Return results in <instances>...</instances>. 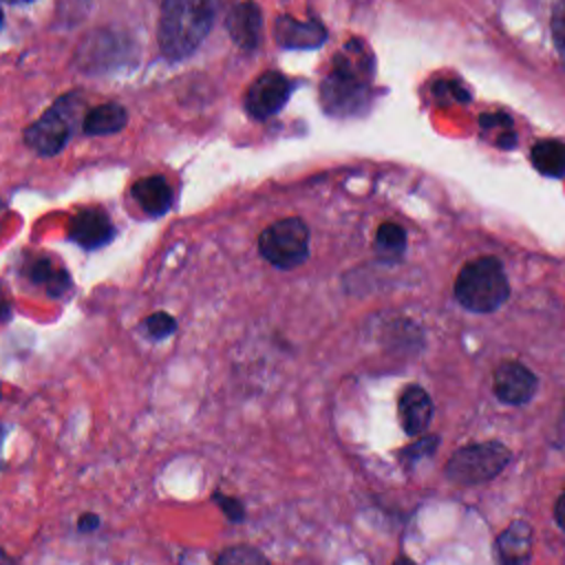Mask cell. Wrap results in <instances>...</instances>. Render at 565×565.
Here are the masks:
<instances>
[{
    "instance_id": "cell-17",
    "label": "cell",
    "mask_w": 565,
    "mask_h": 565,
    "mask_svg": "<svg viewBox=\"0 0 565 565\" xmlns=\"http://www.w3.org/2000/svg\"><path fill=\"white\" fill-rule=\"evenodd\" d=\"M29 278L35 285H44L46 291L53 294V296H60V294H64L71 287V278H68L66 269H62L60 265H55L49 258L33 260V265L29 269Z\"/></svg>"
},
{
    "instance_id": "cell-21",
    "label": "cell",
    "mask_w": 565,
    "mask_h": 565,
    "mask_svg": "<svg viewBox=\"0 0 565 565\" xmlns=\"http://www.w3.org/2000/svg\"><path fill=\"white\" fill-rule=\"evenodd\" d=\"M437 444H439V437H435V435H424V437H419L417 441H413L411 446L402 448L399 459H402V463L413 466V463L419 461L422 457H430V455L437 450Z\"/></svg>"
},
{
    "instance_id": "cell-28",
    "label": "cell",
    "mask_w": 565,
    "mask_h": 565,
    "mask_svg": "<svg viewBox=\"0 0 565 565\" xmlns=\"http://www.w3.org/2000/svg\"><path fill=\"white\" fill-rule=\"evenodd\" d=\"M393 565H417L415 561H411L408 556H397L395 561H393Z\"/></svg>"
},
{
    "instance_id": "cell-18",
    "label": "cell",
    "mask_w": 565,
    "mask_h": 565,
    "mask_svg": "<svg viewBox=\"0 0 565 565\" xmlns=\"http://www.w3.org/2000/svg\"><path fill=\"white\" fill-rule=\"evenodd\" d=\"M375 247L380 254L397 258L406 249V232L397 223H382L375 232Z\"/></svg>"
},
{
    "instance_id": "cell-29",
    "label": "cell",
    "mask_w": 565,
    "mask_h": 565,
    "mask_svg": "<svg viewBox=\"0 0 565 565\" xmlns=\"http://www.w3.org/2000/svg\"><path fill=\"white\" fill-rule=\"evenodd\" d=\"M7 2H29V0H7Z\"/></svg>"
},
{
    "instance_id": "cell-16",
    "label": "cell",
    "mask_w": 565,
    "mask_h": 565,
    "mask_svg": "<svg viewBox=\"0 0 565 565\" xmlns=\"http://www.w3.org/2000/svg\"><path fill=\"white\" fill-rule=\"evenodd\" d=\"M532 163L545 177H565V143L554 139L534 143Z\"/></svg>"
},
{
    "instance_id": "cell-23",
    "label": "cell",
    "mask_w": 565,
    "mask_h": 565,
    "mask_svg": "<svg viewBox=\"0 0 565 565\" xmlns=\"http://www.w3.org/2000/svg\"><path fill=\"white\" fill-rule=\"evenodd\" d=\"M212 499L218 503V508L227 514V519H230V521L238 523V521H243V519H245V508H243V503H241L238 499L227 497V494H221V492H214V494H212Z\"/></svg>"
},
{
    "instance_id": "cell-7",
    "label": "cell",
    "mask_w": 565,
    "mask_h": 565,
    "mask_svg": "<svg viewBox=\"0 0 565 565\" xmlns=\"http://www.w3.org/2000/svg\"><path fill=\"white\" fill-rule=\"evenodd\" d=\"M289 90H291L289 79L285 75L276 71H267L249 86L245 97V108L252 117L267 119L285 106Z\"/></svg>"
},
{
    "instance_id": "cell-15",
    "label": "cell",
    "mask_w": 565,
    "mask_h": 565,
    "mask_svg": "<svg viewBox=\"0 0 565 565\" xmlns=\"http://www.w3.org/2000/svg\"><path fill=\"white\" fill-rule=\"evenodd\" d=\"M126 110L119 104H99L84 117L86 135H113L126 126Z\"/></svg>"
},
{
    "instance_id": "cell-20",
    "label": "cell",
    "mask_w": 565,
    "mask_h": 565,
    "mask_svg": "<svg viewBox=\"0 0 565 565\" xmlns=\"http://www.w3.org/2000/svg\"><path fill=\"white\" fill-rule=\"evenodd\" d=\"M141 329L152 338V340H163L168 335L174 333L177 329V320L166 313V311H157L152 316H148L143 322H141Z\"/></svg>"
},
{
    "instance_id": "cell-27",
    "label": "cell",
    "mask_w": 565,
    "mask_h": 565,
    "mask_svg": "<svg viewBox=\"0 0 565 565\" xmlns=\"http://www.w3.org/2000/svg\"><path fill=\"white\" fill-rule=\"evenodd\" d=\"M514 139H516V135H514L512 130H508L505 135L499 137V146H501V148H512V146H514Z\"/></svg>"
},
{
    "instance_id": "cell-5",
    "label": "cell",
    "mask_w": 565,
    "mask_h": 565,
    "mask_svg": "<svg viewBox=\"0 0 565 565\" xmlns=\"http://www.w3.org/2000/svg\"><path fill=\"white\" fill-rule=\"evenodd\" d=\"M258 249L267 263L278 269H294L307 260L309 230L305 221L291 216L267 225L260 232Z\"/></svg>"
},
{
    "instance_id": "cell-14",
    "label": "cell",
    "mask_w": 565,
    "mask_h": 565,
    "mask_svg": "<svg viewBox=\"0 0 565 565\" xmlns=\"http://www.w3.org/2000/svg\"><path fill=\"white\" fill-rule=\"evenodd\" d=\"M132 196L139 203V207L150 216H161L172 205V190L168 181L159 174L146 177L132 185Z\"/></svg>"
},
{
    "instance_id": "cell-13",
    "label": "cell",
    "mask_w": 565,
    "mask_h": 565,
    "mask_svg": "<svg viewBox=\"0 0 565 565\" xmlns=\"http://www.w3.org/2000/svg\"><path fill=\"white\" fill-rule=\"evenodd\" d=\"M324 29L316 20L298 22L289 15H280L276 20V40L287 49H313L324 42Z\"/></svg>"
},
{
    "instance_id": "cell-22",
    "label": "cell",
    "mask_w": 565,
    "mask_h": 565,
    "mask_svg": "<svg viewBox=\"0 0 565 565\" xmlns=\"http://www.w3.org/2000/svg\"><path fill=\"white\" fill-rule=\"evenodd\" d=\"M552 35L558 51V57L565 66V0H556L552 9Z\"/></svg>"
},
{
    "instance_id": "cell-8",
    "label": "cell",
    "mask_w": 565,
    "mask_h": 565,
    "mask_svg": "<svg viewBox=\"0 0 565 565\" xmlns=\"http://www.w3.org/2000/svg\"><path fill=\"white\" fill-rule=\"evenodd\" d=\"M494 393L505 404H525L536 393V375L521 362H503L494 371Z\"/></svg>"
},
{
    "instance_id": "cell-26",
    "label": "cell",
    "mask_w": 565,
    "mask_h": 565,
    "mask_svg": "<svg viewBox=\"0 0 565 565\" xmlns=\"http://www.w3.org/2000/svg\"><path fill=\"white\" fill-rule=\"evenodd\" d=\"M554 519L561 525V530H565V492L554 503Z\"/></svg>"
},
{
    "instance_id": "cell-2",
    "label": "cell",
    "mask_w": 565,
    "mask_h": 565,
    "mask_svg": "<svg viewBox=\"0 0 565 565\" xmlns=\"http://www.w3.org/2000/svg\"><path fill=\"white\" fill-rule=\"evenodd\" d=\"M510 296V285L501 263L494 256H481L466 263L455 280V298L475 313L499 309Z\"/></svg>"
},
{
    "instance_id": "cell-19",
    "label": "cell",
    "mask_w": 565,
    "mask_h": 565,
    "mask_svg": "<svg viewBox=\"0 0 565 565\" xmlns=\"http://www.w3.org/2000/svg\"><path fill=\"white\" fill-rule=\"evenodd\" d=\"M216 565H269L267 556L252 545H232L221 552Z\"/></svg>"
},
{
    "instance_id": "cell-4",
    "label": "cell",
    "mask_w": 565,
    "mask_h": 565,
    "mask_svg": "<svg viewBox=\"0 0 565 565\" xmlns=\"http://www.w3.org/2000/svg\"><path fill=\"white\" fill-rule=\"evenodd\" d=\"M510 450L501 441H481L459 448L446 463V477L459 486H475L494 479L508 463Z\"/></svg>"
},
{
    "instance_id": "cell-24",
    "label": "cell",
    "mask_w": 565,
    "mask_h": 565,
    "mask_svg": "<svg viewBox=\"0 0 565 565\" xmlns=\"http://www.w3.org/2000/svg\"><path fill=\"white\" fill-rule=\"evenodd\" d=\"M481 126L483 128H492V126H503L510 128V117L503 113H494V115H481Z\"/></svg>"
},
{
    "instance_id": "cell-12",
    "label": "cell",
    "mask_w": 565,
    "mask_h": 565,
    "mask_svg": "<svg viewBox=\"0 0 565 565\" xmlns=\"http://www.w3.org/2000/svg\"><path fill=\"white\" fill-rule=\"evenodd\" d=\"M532 527L525 521H512L497 539L499 565H530Z\"/></svg>"
},
{
    "instance_id": "cell-10",
    "label": "cell",
    "mask_w": 565,
    "mask_h": 565,
    "mask_svg": "<svg viewBox=\"0 0 565 565\" xmlns=\"http://www.w3.org/2000/svg\"><path fill=\"white\" fill-rule=\"evenodd\" d=\"M397 415L404 433L422 435L433 419V399L422 386H406L397 402Z\"/></svg>"
},
{
    "instance_id": "cell-6",
    "label": "cell",
    "mask_w": 565,
    "mask_h": 565,
    "mask_svg": "<svg viewBox=\"0 0 565 565\" xmlns=\"http://www.w3.org/2000/svg\"><path fill=\"white\" fill-rule=\"evenodd\" d=\"M75 115H77V95H66L57 99L38 121L29 126L24 135L26 143L44 157L57 154L66 146L73 132Z\"/></svg>"
},
{
    "instance_id": "cell-9",
    "label": "cell",
    "mask_w": 565,
    "mask_h": 565,
    "mask_svg": "<svg viewBox=\"0 0 565 565\" xmlns=\"http://www.w3.org/2000/svg\"><path fill=\"white\" fill-rule=\"evenodd\" d=\"M113 234H115V227L108 214L99 207L82 210L71 221V241L84 249H97L110 243Z\"/></svg>"
},
{
    "instance_id": "cell-3",
    "label": "cell",
    "mask_w": 565,
    "mask_h": 565,
    "mask_svg": "<svg viewBox=\"0 0 565 565\" xmlns=\"http://www.w3.org/2000/svg\"><path fill=\"white\" fill-rule=\"evenodd\" d=\"M366 75H369V57L362 44L353 55L349 53V46H347L338 55L335 68L322 86L324 106L335 115H353L366 102V95H369Z\"/></svg>"
},
{
    "instance_id": "cell-1",
    "label": "cell",
    "mask_w": 565,
    "mask_h": 565,
    "mask_svg": "<svg viewBox=\"0 0 565 565\" xmlns=\"http://www.w3.org/2000/svg\"><path fill=\"white\" fill-rule=\"evenodd\" d=\"M218 0H161L159 46L168 60L190 55L207 35Z\"/></svg>"
},
{
    "instance_id": "cell-25",
    "label": "cell",
    "mask_w": 565,
    "mask_h": 565,
    "mask_svg": "<svg viewBox=\"0 0 565 565\" xmlns=\"http://www.w3.org/2000/svg\"><path fill=\"white\" fill-rule=\"evenodd\" d=\"M77 527H79V532H90V530L99 527V516L97 514H82Z\"/></svg>"
},
{
    "instance_id": "cell-11",
    "label": "cell",
    "mask_w": 565,
    "mask_h": 565,
    "mask_svg": "<svg viewBox=\"0 0 565 565\" xmlns=\"http://www.w3.org/2000/svg\"><path fill=\"white\" fill-rule=\"evenodd\" d=\"M232 40L245 49L252 51L256 49L258 40H260V29H263V13L260 7L256 2H238L232 7L227 22H225Z\"/></svg>"
}]
</instances>
